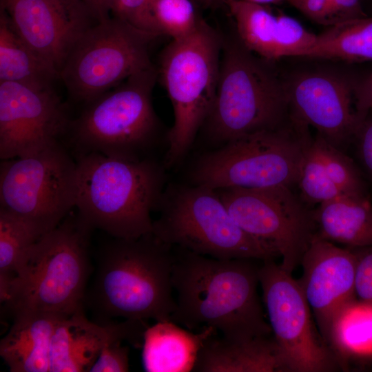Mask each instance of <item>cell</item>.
Segmentation results:
<instances>
[{"label": "cell", "mask_w": 372, "mask_h": 372, "mask_svg": "<svg viewBox=\"0 0 372 372\" xmlns=\"http://www.w3.org/2000/svg\"><path fill=\"white\" fill-rule=\"evenodd\" d=\"M176 307L171 320L196 331L211 327L229 339L272 335L254 259H218L172 247Z\"/></svg>", "instance_id": "6da1fadb"}, {"label": "cell", "mask_w": 372, "mask_h": 372, "mask_svg": "<svg viewBox=\"0 0 372 372\" xmlns=\"http://www.w3.org/2000/svg\"><path fill=\"white\" fill-rule=\"evenodd\" d=\"M173 247L152 234L116 238L101 247L92 287L85 294L90 307L107 318L171 320Z\"/></svg>", "instance_id": "7a4b0ae2"}, {"label": "cell", "mask_w": 372, "mask_h": 372, "mask_svg": "<svg viewBox=\"0 0 372 372\" xmlns=\"http://www.w3.org/2000/svg\"><path fill=\"white\" fill-rule=\"evenodd\" d=\"M75 207L94 229L116 238L152 234L151 212L158 208L165 184L163 165L151 158H114L99 153L76 158Z\"/></svg>", "instance_id": "3957f363"}, {"label": "cell", "mask_w": 372, "mask_h": 372, "mask_svg": "<svg viewBox=\"0 0 372 372\" xmlns=\"http://www.w3.org/2000/svg\"><path fill=\"white\" fill-rule=\"evenodd\" d=\"M93 230L78 212L70 214L36 242L3 302L11 314L70 315L83 309Z\"/></svg>", "instance_id": "277c9868"}, {"label": "cell", "mask_w": 372, "mask_h": 372, "mask_svg": "<svg viewBox=\"0 0 372 372\" xmlns=\"http://www.w3.org/2000/svg\"><path fill=\"white\" fill-rule=\"evenodd\" d=\"M291 116L284 81L238 38L223 40L216 98L205 122L213 142L276 129Z\"/></svg>", "instance_id": "5b68a950"}, {"label": "cell", "mask_w": 372, "mask_h": 372, "mask_svg": "<svg viewBox=\"0 0 372 372\" xmlns=\"http://www.w3.org/2000/svg\"><path fill=\"white\" fill-rule=\"evenodd\" d=\"M158 74L153 65L85 105L66 134L76 158L90 153L129 161L147 158L159 130L152 97Z\"/></svg>", "instance_id": "8992f818"}, {"label": "cell", "mask_w": 372, "mask_h": 372, "mask_svg": "<svg viewBox=\"0 0 372 372\" xmlns=\"http://www.w3.org/2000/svg\"><path fill=\"white\" fill-rule=\"evenodd\" d=\"M223 40L200 18L189 36L174 40L163 50L158 74L174 112V123L163 166L178 164L213 107L220 72Z\"/></svg>", "instance_id": "52a82bcc"}, {"label": "cell", "mask_w": 372, "mask_h": 372, "mask_svg": "<svg viewBox=\"0 0 372 372\" xmlns=\"http://www.w3.org/2000/svg\"><path fill=\"white\" fill-rule=\"evenodd\" d=\"M313 137L293 115L284 125L227 143L203 155L191 173L194 185L217 190L296 185Z\"/></svg>", "instance_id": "ba28073f"}, {"label": "cell", "mask_w": 372, "mask_h": 372, "mask_svg": "<svg viewBox=\"0 0 372 372\" xmlns=\"http://www.w3.org/2000/svg\"><path fill=\"white\" fill-rule=\"evenodd\" d=\"M158 208L152 234L172 247L218 259L279 257L239 227L215 189L196 185L167 188Z\"/></svg>", "instance_id": "9c48e42d"}, {"label": "cell", "mask_w": 372, "mask_h": 372, "mask_svg": "<svg viewBox=\"0 0 372 372\" xmlns=\"http://www.w3.org/2000/svg\"><path fill=\"white\" fill-rule=\"evenodd\" d=\"M77 188V161L60 140L0 165V207L27 222L41 237L75 207Z\"/></svg>", "instance_id": "30bf717a"}, {"label": "cell", "mask_w": 372, "mask_h": 372, "mask_svg": "<svg viewBox=\"0 0 372 372\" xmlns=\"http://www.w3.org/2000/svg\"><path fill=\"white\" fill-rule=\"evenodd\" d=\"M155 38L113 16L96 22L72 48L59 79L74 101L86 105L153 66L148 47Z\"/></svg>", "instance_id": "8fae6325"}, {"label": "cell", "mask_w": 372, "mask_h": 372, "mask_svg": "<svg viewBox=\"0 0 372 372\" xmlns=\"http://www.w3.org/2000/svg\"><path fill=\"white\" fill-rule=\"evenodd\" d=\"M291 273L274 260H262L258 269L267 320L289 372L341 370Z\"/></svg>", "instance_id": "7c38bea8"}, {"label": "cell", "mask_w": 372, "mask_h": 372, "mask_svg": "<svg viewBox=\"0 0 372 372\" xmlns=\"http://www.w3.org/2000/svg\"><path fill=\"white\" fill-rule=\"evenodd\" d=\"M216 192L234 221L273 249L281 258L282 268L292 273L300 265L316 229L313 209L292 187H232Z\"/></svg>", "instance_id": "4fadbf2b"}, {"label": "cell", "mask_w": 372, "mask_h": 372, "mask_svg": "<svg viewBox=\"0 0 372 372\" xmlns=\"http://www.w3.org/2000/svg\"><path fill=\"white\" fill-rule=\"evenodd\" d=\"M72 119L52 86L0 82V158L25 156L59 141Z\"/></svg>", "instance_id": "5bb4252c"}, {"label": "cell", "mask_w": 372, "mask_h": 372, "mask_svg": "<svg viewBox=\"0 0 372 372\" xmlns=\"http://www.w3.org/2000/svg\"><path fill=\"white\" fill-rule=\"evenodd\" d=\"M23 41L58 75L72 48L97 21L81 0H0Z\"/></svg>", "instance_id": "9a60e30c"}, {"label": "cell", "mask_w": 372, "mask_h": 372, "mask_svg": "<svg viewBox=\"0 0 372 372\" xmlns=\"http://www.w3.org/2000/svg\"><path fill=\"white\" fill-rule=\"evenodd\" d=\"M284 83L291 114L344 152L360 123L355 87L342 76L325 71L299 72Z\"/></svg>", "instance_id": "2e32d148"}, {"label": "cell", "mask_w": 372, "mask_h": 372, "mask_svg": "<svg viewBox=\"0 0 372 372\" xmlns=\"http://www.w3.org/2000/svg\"><path fill=\"white\" fill-rule=\"evenodd\" d=\"M355 263L350 248L339 247L316 234L302 258L303 271L298 282L326 342L335 313L356 298Z\"/></svg>", "instance_id": "e0dca14e"}, {"label": "cell", "mask_w": 372, "mask_h": 372, "mask_svg": "<svg viewBox=\"0 0 372 372\" xmlns=\"http://www.w3.org/2000/svg\"><path fill=\"white\" fill-rule=\"evenodd\" d=\"M192 371L289 372L273 335L229 339L217 335L200 349Z\"/></svg>", "instance_id": "ac0fdd59"}, {"label": "cell", "mask_w": 372, "mask_h": 372, "mask_svg": "<svg viewBox=\"0 0 372 372\" xmlns=\"http://www.w3.org/2000/svg\"><path fill=\"white\" fill-rule=\"evenodd\" d=\"M63 314L22 311L1 340L0 355L12 372H50L52 340Z\"/></svg>", "instance_id": "d6986e66"}, {"label": "cell", "mask_w": 372, "mask_h": 372, "mask_svg": "<svg viewBox=\"0 0 372 372\" xmlns=\"http://www.w3.org/2000/svg\"><path fill=\"white\" fill-rule=\"evenodd\" d=\"M216 335L218 331L211 327L194 332L172 320L156 322L143 335V369L149 372L192 371L200 349Z\"/></svg>", "instance_id": "ffe728a7"}, {"label": "cell", "mask_w": 372, "mask_h": 372, "mask_svg": "<svg viewBox=\"0 0 372 372\" xmlns=\"http://www.w3.org/2000/svg\"><path fill=\"white\" fill-rule=\"evenodd\" d=\"M117 324L91 322L83 309L64 316L52 335L50 372L89 371Z\"/></svg>", "instance_id": "44dd1931"}, {"label": "cell", "mask_w": 372, "mask_h": 372, "mask_svg": "<svg viewBox=\"0 0 372 372\" xmlns=\"http://www.w3.org/2000/svg\"><path fill=\"white\" fill-rule=\"evenodd\" d=\"M316 234L346 247L372 246V205L367 196L343 194L313 209Z\"/></svg>", "instance_id": "7402d4cb"}, {"label": "cell", "mask_w": 372, "mask_h": 372, "mask_svg": "<svg viewBox=\"0 0 372 372\" xmlns=\"http://www.w3.org/2000/svg\"><path fill=\"white\" fill-rule=\"evenodd\" d=\"M327 342L341 370L353 362L372 360V303L357 298L345 303L334 315Z\"/></svg>", "instance_id": "603a6c76"}, {"label": "cell", "mask_w": 372, "mask_h": 372, "mask_svg": "<svg viewBox=\"0 0 372 372\" xmlns=\"http://www.w3.org/2000/svg\"><path fill=\"white\" fill-rule=\"evenodd\" d=\"M226 6L235 20L238 38L246 48L267 61L285 57L280 13L244 0H226Z\"/></svg>", "instance_id": "cb8c5ba5"}, {"label": "cell", "mask_w": 372, "mask_h": 372, "mask_svg": "<svg viewBox=\"0 0 372 372\" xmlns=\"http://www.w3.org/2000/svg\"><path fill=\"white\" fill-rule=\"evenodd\" d=\"M59 75L19 37L0 9V82L52 86Z\"/></svg>", "instance_id": "d4e9b609"}, {"label": "cell", "mask_w": 372, "mask_h": 372, "mask_svg": "<svg viewBox=\"0 0 372 372\" xmlns=\"http://www.w3.org/2000/svg\"><path fill=\"white\" fill-rule=\"evenodd\" d=\"M305 57L372 61V17L366 16L329 26L317 35Z\"/></svg>", "instance_id": "484cf974"}, {"label": "cell", "mask_w": 372, "mask_h": 372, "mask_svg": "<svg viewBox=\"0 0 372 372\" xmlns=\"http://www.w3.org/2000/svg\"><path fill=\"white\" fill-rule=\"evenodd\" d=\"M41 238L27 222L0 207L1 302L5 301L10 283Z\"/></svg>", "instance_id": "4316f807"}, {"label": "cell", "mask_w": 372, "mask_h": 372, "mask_svg": "<svg viewBox=\"0 0 372 372\" xmlns=\"http://www.w3.org/2000/svg\"><path fill=\"white\" fill-rule=\"evenodd\" d=\"M311 147L327 175L342 194L366 196L360 170L344 151L318 134L313 138Z\"/></svg>", "instance_id": "83f0119b"}, {"label": "cell", "mask_w": 372, "mask_h": 372, "mask_svg": "<svg viewBox=\"0 0 372 372\" xmlns=\"http://www.w3.org/2000/svg\"><path fill=\"white\" fill-rule=\"evenodd\" d=\"M296 186L301 199L311 207L343 195L327 175L311 144L302 162Z\"/></svg>", "instance_id": "f1b7e54d"}, {"label": "cell", "mask_w": 372, "mask_h": 372, "mask_svg": "<svg viewBox=\"0 0 372 372\" xmlns=\"http://www.w3.org/2000/svg\"><path fill=\"white\" fill-rule=\"evenodd\" d=\"M154 10L163 35L174 40L190 35L200 19L190 0H154Z\"/></svg>", "instance_id": "f546056e"}, {"label": "cell", "mask_w": 372, "mask_h": 372, "mask_svg": "<svg viewBox=\"0 0 372 372\" xmlns=\"http://www.w3.org/2000/svg\"><path fill=\"white\" fill-rule=\"evenodd\" d=\"M154 0H114L112 14L154 37L163 35L154 16Z\"/></svg>", "instance_id": "4dcf8cb0"}, {"label": "cell", "mask_w": 372, "mask_h": 372, "mask_svg": "<svg viewBox=\"0 0 372 372\" xmlns=\"http://www.w3.org/2000/svg\"><path fill=\"white\" fill-rule=\"evenodd\" d=\"M349 248L354 253L356 258L355 297L372 303V246Z\"/></svg>", "instance_id": "1f68e13d"}, {"label": "cell", "mask_w": 372, "mask_h": 372, "mask_svg": "<svg viewBox=\"0 0 372 372\" xmlns=\"http://www.w3.org/2000/svg\"><path fill=\"white\" fill-rule=\"evenodd\" d=\"M353 138L356 141L361 165L372 179V111L367 112L361 117Z\"/></svg>", "instance_id": "d6a6232c"}, {"label": "cell", "mask_w": 372, "mask_h": 372, "mask_svg": "<svg viewBox=\"0 0 372 372\" xmlns=\"http://www.w3.org/2000/svg\"><path fill=\"white\" fill-rule=\"evenodd\" d=\"M309 19L320 25H333L330 0H287Z\"/></svg>", "instance_id": "836d02e7"}, {"label": "cell", "mask_w": 372, "mask_h": 372, "mask_svg": "<svg viewBox=\"0 0 372 372\" xmlns=\"http://www.w3.org/2000/svg\"><path fill=\"white\" fill-rule=\"evenodd\" d=\"M330 2L333 25L367 16L362 9L360 0H330Z\"/></svg>", "instance_id": "e575fe53"}, {"label": "cell", "mask_w": 372, "mask_h": 372, "mask_svg": "<svg viewBox=\"0 0 372 372\" xmlns=\"http://www.w3.org/2000/svg\"><path fill=\"white\" fill-rule=\"evenodd\" d=\"M355 104L358 116L361 117L372 111V74L358 87H355Z\"/></svg>", "instance_id": "d590c367"}, {"label": "cell", "mask_w": 372, "mask_h": 372, "mask_svg": "<svg viewBox=\"0 0 372 372\" xmlns=\"http://www.w3.org/2000/svg\"><path fill=\"white\" fill-rule=\"evenodd\" d=\"M198 5L207 9H218L226 6V0H194Z\"/></svg>", "instance_id": "8d00e7d4"}, {"label": "cell", "mask_w": 372, "mask_h": 372, "mask_svg": "<svg viewBox=\"0 0 372 372\" xmlns=\"http://www.w3.org/2000/svg\"><path fill=\"white\" fill-rule=\"evenodd\" d=\"M88 8L91 14L98 22L99 0H81Z\"/></svg>", "instance_id": "74e56055"}, {"label": "cell", "mask_w": 372, "mask_h": 372, "mask_svg": "<svg viewBox=\"0 0 372 372\" xmlns=\"http://www.w3.org/2000/svg\"><path fill=\"white\" fill-rule=\"evenodd\" d=\"M247 2L262 5L268 6L271 4H279L283 2L285 0H244Z\"/></svg>", "instance_id": "f35d334b"}]
</instances>
